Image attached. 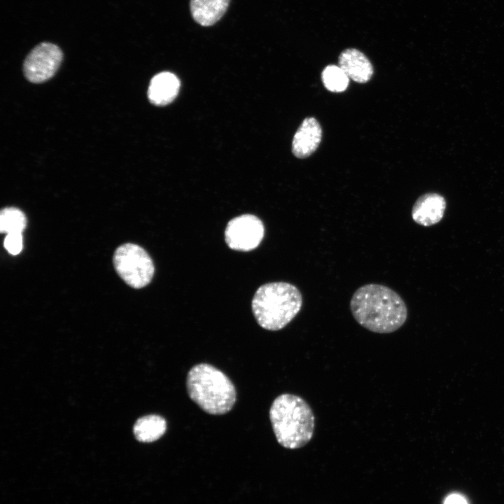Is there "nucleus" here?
<instances>
[{"mask_svg":"<svg viewBox=\"0 0 504 504\" xmlns=\"http://www.w3.org/2000/svg\"><path fill=\"white\" fill-rule=\"evenodd\" d=\"M60 48L50 43L37 45L27 56L23 71L26 78L34 83H43L51 78L62 61Z\"/></svg>","mask_w":504,"mask_h":504,"instance_id":"nucleus-6","label":"nucleus"},{"mask_svg":"<svg viewBox=\"0 0 504 504\" xmlns=\"http://www.w3.org/2000/svg\"><path fill=\"white\" fill-rule=\"evenodd\" d=\"M302 305V295L299 289L282 281L262 285L251 303L257 323L272 331L286 327L299 313Z\"/></svg>","mask_w":504,"mask_h":504,"instance_id":"nucleus-4","label":"nucleus"},{"mask_svg":"<svg viewBox=\"0 0 504 504\" xmlns=\"http://www.w3.org/2000/svg\"><path fill=\"white\" fill-rule=\"evenodd\" d=\"M186 388L190 398L210 414L227 413L237 400L236 389L230 378L209 363H199L190 368Z\"/></svg>","mask_w":504,"mask_h":504,"instance_id":"nucleus-3","label":"nucleus"},{"mask_svg":"<svg viewBox=\"0 0 504 504\" xmlns=\"http://www.w3.org/2000/svg\"><path fill=\"white\" fill-rule=\"evenodd\" d=\"M166 430L165 419L158 414H149L139 418L133 428L136 439L141 442H154L160 438Z\"/></svg>","mask_w":504,"mask_h":504,"instance_id":"nucleus-13","label":"nucleus"},{"mask_svg":"<svg viewBox=\"0 0 504 504\" xmlns=\"http://www.w3.org/2000/svg\"><path fill=\"white\" fill-rule=\"evenodd\" d=\"M27 225L24 214L15 207H6L0 212V230L1 233H22Z\"/></svg>","mask_w":504,"mask_h":504,"instance_id":"nucleus-14","label":"nucleus"},{"mask_svg":"<svg viewBox=\"0 0 504 504\" xmlns=\"http://www.w3.org/2000/svg\"><path fill=\"white\" fill-rule=\"evenodd\" d=\"M180 88V80L171 72H161L150 80L148 97L156 106H164L174 100Z\"/></svg>","mask_w":504,"mask_h":504,"instance_id":"nucleus-11","label":"nucleus"},{"mask_svg":"<svg viewBox=\"0 0 504 504\" xmlns=\"http://www.w3.org/2000/svg\"><path fill=\"white\" fill-rule=\"evenodd\" d=\"M444 504H468L465 499L458 494H451L448 496Z\"/></svg>","mask_w":504,"mask_h":504,"instance_id":"nucleus-17","label":"nucleus"},{"mask_svg":"<svg viewBox=\"0 0 504 504\" xmlns=\"http://www.w3.org/2000/svg\"><path fill=\"white\" fill-rule=\"evenodd\" d=\"M265 233L262 220L252 214H243L230 220L225 230V241L231 249L250 251L257 248Z\"/></svg>","mask_w":504,"mask_h":504,"instance_id":"nucleus-7","label":"nucleus"},{"mask_svg":"<svg viewBox=\"0 0 504 504\" xmlns=\"http://www.w3.org/2000/svg\"><path fill=\"white\" fill-rule=\"evenodd\" d=\"M445 209L446 200L443 196L435 192L425 193L414 202L412 217L417 224L428 227L442 220Z\"/></svg>","mask_w":504,"mask_h":504,"instance_id":"nucleus-8","label":"nucleus"},{"mask_svg":"<svg viewBox=\"0 0 504 504\" xmlns=\"http://www.w3.org/2000/svg\"><path fill=\"white\" fill-rule=\"evenodd\" d=\"M22 233L7 234L4 242V247L11 255H18L22 249Z\"/></svg>","mask_w":504,"mask_h":504,"instance_id":"nucleus-16","label":"nucleus"},{"mask_svg":"<svg viewBox=\"0 0 504 504\" xmlns=\"http://www.w3.org/2000/svg\"><path fill=\"white\" fill-rule=\"evenodd\" d=\"M350 309L358 323L377 333L395 332L407 318V308L400 295L377 284L358 288L351 297Z\"/></svg>","mask_w":504,"mask_h":504,"instance_id":"nucleus-1","label":"nucleus"},{"mask_svg":"<svg viewBox=\"0 0 504 504\" xmlns=\"http://www.w3.org/2000/svg\"><path fill=\"white\" fill-rule=\"evenodd\" d=\"M113 265L120 278L130 286L141 288L151 281L155 267L148 253L139 245L127 243L113 255Z\"/></svg>","mask_w":504,"mask_h":504,"instance_id":"nucleus-5","label":"nucleus"},{"mask_svg":"<svg viewBox=\"0 0 504 504\" xmlns=\"http://www.w3.org/2000/svg\"><path fill=\"white\" fill-rule=\"evenodd\" d=\"M269 414L276 439L284 448L299 449L312 440L315 416L309 405L300 396L290 393L277 396Z\"/></svg>","mask_w":504,"mask_h":504,"instance_id":"nucleus-2","label":"nucleus"},{"mask_svg":"<svg viewBox=\"0 0 504 504\" xmlns=\"http://www.w3.org/2000/svg\"><path fill=\"white\" fill-rule=\"evenodd\" d=\"M338 64L349 78L359 83H367L373 74V67L370 60L355 48H348L342 52Z\"/></svg>","mask_w":504,"mask_h":504,"instance_id":"nucleus-10","label":"nucleus"},{"mask_svg":"<svg viewBox=\"0 0 504 504\" xmlns=\"http://www.w3.org/2000/svg\"><path fill=\"white\" fill-rule=\"evenodd\" d=\"M230 0H190L192 18L199 24L209 27L216 24L225 13Z\"/></svg>","mask_w":504,"mask_h":504,"instance_id":"nucleus-12","label":"nucleus"},{"mask_svg":"<svg viewBox=\"0 0 504 504\" xmlns=\"http://www.w3.org/2000/svg\"><path fill=\"white\" fill-rule=\"evenodd\" d=\"M321 79L326 88L332 92L344 91L349 85V78L336 65H328L322 71Z\"/></svg>","mask_w":504,"mask_h":504,"instance_id":"nucleus-15","label":"nucleus"},{"mask_svg":"<svg viewBox=\"0 0 504 504\" xmlns=\"http://www.w3.org/2000/svg\"><path fill=\"white\" fill-rule=\"evenodd\" d=\"M322 137L318 122L312 117L305 118L296 131L292 142V151L299 158L311 155L318 148Z\"/></svg>","mask_w":504,"mask_h":504,"instance_id":"nucleus-9","label":"nucleus"}]
</instances>
